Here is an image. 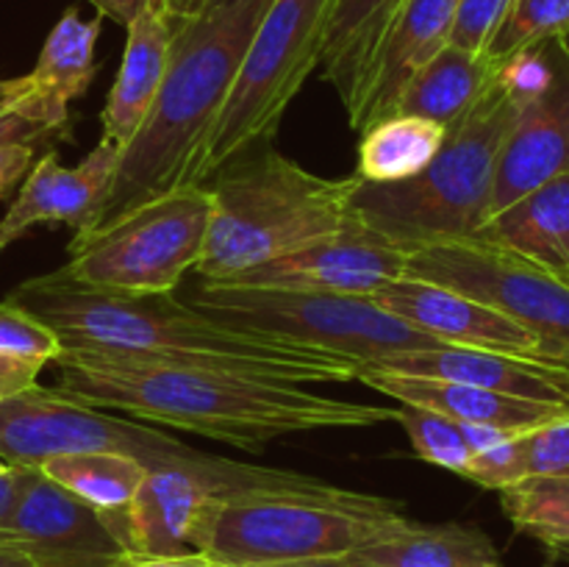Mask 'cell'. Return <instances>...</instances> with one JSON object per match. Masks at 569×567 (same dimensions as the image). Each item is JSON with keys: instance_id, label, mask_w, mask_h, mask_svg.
<instances>
[{"instance_id": "obj_1", "label": "cell", "mask_w": 569, "mask_h": 567, "mask_svg": "<svg viewBox=\"0 0 569 567\" xmlns=\"http://www.w3.org/2000/svg\"><path fill=\"white\" fill-rule=\"evenodd\" d=\"M6 300L42 320L59 337L61 348L303 387L359 381V361L353 359L226 326L172 295H122L83 287L67 278L61 267L22 281Z\"/></svg>"}, {"instance_id": "obj_2", "label": "cell", "mask_w": 569, "mask_h": 567, "mask_svg": "<svg viewBox=\"0 0 569 567\" xmlns=\"http://www.w3.org/2000/svg\"><path fill=\"white\" fill-rule=\"evenodd\" d=\"M53 365L59 367L56 389L81 404L200 434L250 454L295 434L370 428L398 417V406L333 398L303 384L142 365L76 348H61Z\"/></svg>"}, {"instance_id": "obj_3", "label": "cell", "mask_w": 569, "mask_h": 567, "mask_svg": "<svg viewBox=\"0 0 569 567\" xmlns=\"http://www.w3.org/2000/svg\"><path fill=\"white\" fill-rule=\"evenodd\" d=\"M270 3L233 0L172 26L164 83L139 131L120 150L109 195L81 231L111 226L133 206L187 187L189 170L217 126L244 50Z\"/></svg>"}, {"instance_id": "obj_4", "label": "cell", "mask_w": 569, "mask_h": 567, "mask_svg": "<svg viewBox=\"0 0 569 567\" xmlns=\"http://www.w3.org/2000/svg\"><path fill=\"white\" fill-rule=\"evenodd\" d=\"M520 106V81L500 64L492 87L445 131L431 165L395 183L356 181L350 211L403 253L472 239L489 217L495 170Z\"/></svg>"}, {"instance_id": "obj_5", "label": "cell", "mask_w": 569, "mask_h": 567, "mask_svg": "<svg viewBox=\"0 0 569 567\" xmlns=\"http://www.w3.org/2000/svg\"><path fill=\"white\" fill-rule=\"evenodd\" d=\"M359 176L326 178L270 145L231 161L203 187L211 195L200 281L222 284L278 256L353 226L350 211Z\"/></svg>"}, {"instance_id": "obj_6", "label": "cell", "mask_w": 569, "mask_h": 567, "mask_svg": "<svg viewBox=\"0 0 569 567\" xmlns=\"http://www.w3.org/2000/svg\"><path fill=\"white\" fill-rule=\"evenodd\" d=\"M406 520L398 500L317 478L306 487L244 489L211 498L192 528V550L220 567L337 559Z\"/></svg>"}, {"instance_id": "obj_7", "label": "cell", "mask_w": 569, "mask_h": 567, "mask_svg": "<svg viewBox=\"0 0 569 567\" xmlns=\"http://www.w3.org/2000/svg\"><path fill=\"white\" fill-rule=\"evenodd\" d=\"M331 6L333 0H272L187 187H203L231 161L270 145L292 100L320 67Z\"/></svg>"}, {"instance_id": "obj_8", "label": "cell", "mask_w": 569, "mask_h": 567, "mask_svg": "<svg viewBox=\"0 0 569 567\" xmlns=\"http://www.w3.org/2000/svg\"><path fill=\"white\" fill-rule=\"evenodd\" d=\"M189 306L242 331L270 334L353 359L359 370L387 356L445 345L395 317L376 298L361 295L203 281L189 295Z\"/></svg>"}, {"instance_id": "obj_9", "label": "cell", "mask_w": 569, "mask_h": 567, "mask_svg": "<svg viewBox=\"0 0 569 567\" xmlns=\"http://www.w3.org/2000/svg\"><path fill=\"white\" fill-rule=\"evenodd\" d=\"M211 195L178 187L150 198L98 231L72 233L67 278L122 295H172L203 256Z\"/></svg>"}, {"instance_id": "obj_10", "label": "cell", "mask_w": 569, "mask_h": 567, "mask_svg": "<svg viewBox=\"0 0 569 567\" xmlns=\"http://www.w3.org/2000/svg\"><path fill=\"white\" fill-rule=\"evenodd\" d=\"M72 454H120L133 456L144 467H161L198 461L206 450L189 448L148 422L114 417L37 384L0 400V459L6 465L39 467Z\"/></svg>"}, {"instance_id": "obj_11", "label": "cell", "mask_w": 569, "mask_h": 567, "mask_svg": "<svg viewBox=\"0 0 569 567\" xmlns=\"http://www.w3.org/2000/svg\"><path fill=\"white\" fill-rule=\"evenodd\" d=\"M406 276L456 289L537 334L548 361L569 365V281L483 239L433 245L409 256Z\"/></svg>"}, {"instance_id": "obj_12", "label": "cell", "mask_w": 569, "mask_h": 567, "mask_svg": "<svg viewBox=\"0 0 569 567\" xmlns=\"http://www.w3.org/2000/svg\"><path fill=\"white\" fill-rule=\"evenodd\" d=\"M317 478L206 454L187 465L148 467L128 509L106 515L128 554L170 556L192 550V528L211 498L244 489L306 487Z\"/></svg>"}, {"instance_id": "obj_13", "label": "cell", "mask_w": 569, "mask_h": 567, "mask_svg": "<svg viewBox=\"0 0 569 567\" xmlns=\"http://www.w3.org/2000/svg\"><path fill=\"white\" fill-rule=\"evenodd\" d=\"M520 106L495 170L489 217L559 176H569V53L556 42L515 56ZM487 217V220H489Z\"/></svg>"}, {"instance_id": "obj_14", "label": "cell", "mask_w": 569, "mask_h": 567, "mask_svg": "<svg viewBox=\"0 0 569 567\" xmlns=\"http://www.w3.org/2000/svg\"><path fill=\"white\" fill-rule=\"evenodd\" d=\"M0 543L20 548L37 567H114L128 556L103 511L83 504L37 467H28L26 487L0 531Z\"/></svg>"}, {"instance_id": "obj_15", "label": "cell", "mask_w": 569, "mask_h": 567, "mask_svg": "<svg viewBox=\"0 0 569 567\" xmlns=\"http://www.w3.org/2000/svg\"><path fill=\"white\" fill-rule=\"evenodd\" d=\"M406 267H409V253L389 245L378 233L367 231L361 222H353L345 231L317 239L295 253L264 261L222 284L376 298L387 284L406 276Z\"/></svg>"}, {"instance_id": "obj_16", "label": "cell", "mask_w": 569, "mask_h": 567, "mask_svg": "<svg viewBox=\"0 0 569 567\" xmlns=\"http://www.w3.org/2000/svg\"><path fill=\"white\" fill-rule=\"evenodd\" d=\"M378 304L417 331L445 345L545 359L537 334L522 328L503 311L461 295L456 289L431 284L426 278L403 276L376 295Z\"/></svg>"}, {"instance_id": "obj_17", "label": "cell", "mask_w": 569, "mask_h": 567, "mask_svg": "<svg viewBox=\"0 0 569 567\" xmlns=\"http://www.w3.org/2000/svg\"><path fill=\"white\" fill-rule=\"evenodd\" d=\"M117 165L120 150L106 142H98L76 167L61 165L53 150L44 153L28 170L26 183L0 220V250L37 226H70L72 231H81L109 195Z\"/></svg>"}, {"instance_id": "obj_18", "label": "cell", "mask_w": 569, "mask_h": 567, "mask_svg": "<svg viewBox=\"0 0 569 567\" xmlns=\"http://www.w3.org/2000/svg\"><path fill=\"white\" fill-rule=\"evenodd\" d=\"M365 370L406 372V376L445 378V381L470 384V387L492 389V392L517 395V398L548 400V404L569 406V365L531 356L500 354V350L459 348L439 345L431 350H409V354L387 356Z\"/></svg>"}, {"instance_id": "obj_19", "label": "cell", "mask_w": 569, "mask_h": 567, "mask_svg": "<svg viewBox=\"0 0 569 567\" xmlns=\"http://www.w3.org/2000/svg\"><path fill=\"white\" fill-rule=\"evenodd\" d=\"M376 392L389 395L398 404L420 406V409L437 411L456 422L470 426H492L503 431L526 434L548 422L569 417V406L548 404V400L517 398V395L492 392V389L470 387V384L445 381V378L406 376V372L365 370L359 376Z\"/></svg>"}, {"instance_id": "obj_20", "label": "cell", "mask_w": 569, "mask_h": 567, "mask_svg": "<svg viewBox=\"0 0 569 567\" xmlns=\"http://www.w3.org/2000/svg\"><path fill=\"white\" fill-rule=\"evenodd\" d=\"M453 11L456 0H406L370 67L365 98L350 120L356 133L395 115L411 78L448 44Z\"/></svg>"}, {"instance_id": "obj_21", "label": "cell", "mask_w": 569, "mask_h": 567, "mask_svg": "<svg viewBox=\"0 0 569 567\" xmlns=\"http://www.w3.org/2000/svg\"><path fill=\"white\" fill-rule=\"evenodd\" d=\"M126 31L128 39L120 70L100 111V142L117 150L131 142L148 117L164 83L172 50V26L156 3L144 9Z\"/></svg>"}, {"instance_id": "obj_22", "label": "cell", "mask_w": 569, "mask_h": 567, "mask_svg": "<svg viewBox=\"0 0 569 567\" xmlns=\"http://www.w3.org/2000/svg\"><path fill=\"white\" fill-rule=\"evenodd\" d=\"M103 17L83 20L78 9H67L44 39L33 70L28 72L31 94L20 103V115L70 133V103L81 98L98 72V44Z\"/></svg>"}, {"instance_id": "obj_23", "label": "cell", "mask_w": 569, "mask_h": 567, "mask_svg": "<svg viewBox=\"0 0 569 567\" xmlns=\"http://www.w3.org/2000/svg\"><path fill=\"white\" fill-rule=\"evenodd\" d=\"M472 239L498 245L569 281V176L522 195L489 217Z\"/></svg>"}, {"instance_id": "obj_24", "label": "cell", "mask_w": 569, "mask_h": 567, "mask_svg": "<svg viewBox=\"0 0 569 567\" xmlns=\"http://www.w3.org/2000/svg\"><path fill=\"white\" fill-rule=\"evenodd\" d=\"M406 0H333L320 70L333 83L348 122L365 98L370 67Z\"/></svg>"}, {"instance_id": "obj_25", "label": "cell", "mask_w": 569, "mask_h": 567, "mask_svg": "<svg viewBox=\"0 0 569 567\" xmlns=\"http://www.w3.org/2000/svg\"><path fill=\"white\" fill-rule=\"evenodd\" d=\"M350 556L367 567H503L492 537L467 523L406 520Z\"/></svg>"}, {"instance_id": "obj_26", "label": "cell", "mask_w": 569, "mask_h": 567, "mask_svg": "<svg viewBox=\"0 0 569 567\" xmlns=\"http://www.w3.org/2000/svg\"><path fill=\"white\" fill-rule=\"evenodd\" d=\"M500 64L487 56L445 44L420 72L409 81L398 100L395 115L422 117L448 128L459 120L498 78Z\"/></svg>"}, {"instance_id": "obj_27", "label": "cell", "mask_w": 569, "mask_h": 567, "mask_svg": "<svg viewBox=\"0 0 569 567\" xmlns=\"http://www.w3.org/2000/svg\"><path fill=\"white\" fill-rule=\"evenodd\" d=\"M448 128L411 115H389L361 131L359 172L361 181L395 183L415 178L439 153Z\"/></svg>"}, {"instance_id": "obj_28", "label": "cell", "mask_w": 569, "mask_h": 567, "mask_svg": "<svg viewBox=\"0 0 569 567\" xmlns=\"http://www.w3.org/2000/svg\"><path fill=\"white\" fill-rule=\"evenodd\" d=\"M37 470L92 509L114 515V511L128 509L148 467L133 456L72 454L42 461Z\"/></svg>"}, {"instance_id": "obj_29", "label": "cell", "mask_w": 569, "mask_h": 567, "mask_svg": "<svg viewBox=\"0 0 569 567\" xmlns=\"http://www.w3.org/2000/svg\"><path fill=\"white\" fill-rule=\"evenodd\" d=\"M500 506L520 534L550 550L569 543V472L537 476L500 489Z\"/></svg>"}, {"instance_id": "obj_30", "label": "cell", "mask_w": 569, "mask_h": 567, "mask_svg": "<svg viewBox=\"0 0 569 567\" xmlns=\"http://www.w3.org/2000/svg\"><path fill=\"white\" fill-rule=\"evenodd\" d=\"M569 33V0H511L503 22L489 39L487 56L492 64H506L526 50L542 48Z\"/></svg>"}, {"instance_id": "obj_31", "label": "cell", "mask_w": 569, "mask_h": 567, "mask_svg": "<svg viewBox=\"0 0 569 567\" xmlns=\"http://www.w3.org/2000/svg\"><path fill=\"white\" fill-rule=\"evenodd\" d=\"M395 422L403 426L411 448H415V454L420 456L422 461L465 478L467 467H470L472 456L476 454H472L470 442H467L461 422L437 415V411L406 404H398V417H395Z\"/></svg>"}, {"instance_id": "obj_32", "label": "cell", "mask_w": 569, "mask_h": 567, "mask_svg": "<svg viewBox=\"0 0 569 567\" xmlns=\"http://www.w3.org/2000/svg\"><path fill=\"white\" fill-rule=\"evenodd\" d=\"M517 445V484L537 476L569 472V417L520 434Z\"/></svg>"}, {"instance_id": "obj_33", "label": "cell", "mask_w": 569, "mask_h": 567, "mask_svg": "<svg viewBox=\"0 0 569 567\" xmlns=\"http://www.w3.org/2000/svg\"><path fill=\"white\" fill-rule=\"evenodd\" d=\"M0 354L48 365L61 354V342L31 311L3 300L0 304Z\"/></svg>"}, {"instance_id": "obj_34", "label": "cell", "mask_w": 569, "mask_h": 567, "mask_svg": "<svg viewBox=\"0 0 569 567\" xmlns=\"http://www.w3.org/2000/svg\"><path fill=\"white\" fill-rule=\"evenodd\" d=\"M511 0H456L453 22H450V48L483 56L489 39L503 22Z\"/></svg>"}, {"instance_id": "obj_35", "label": "cell", "mask_w": 569, "mask_h": 567, "mask_svg": "<svg viewBox=\"0 0 569 567\" xmlns=\"http://www.w3.org/2000/svg\"><path fill=\"white\" fill-rule=\"evenodd\" d=\"M33 167L31 145H0V200L28 176Z\"/></svg>"}, {"instance_id": "obj_36", "label": "cell", "mask_w": 569, "mask_h": 567, "mask_svg": "<svg viewBox=\"0 0 569 567\" xmlns=\"http://www.w3.org/2000/svg\"><path fill=\"white\" fill-rule=\"evenodd\" d=\"M44 365L28 359H14V356L0 354V400L33 387Z\"/></svg>"}, {"instance_id": "obj_37", "label": "cell", "mask_w": 569, "mask_h": 567, "mask_svg": "<svg viewBox=\"0 0 569 567\" xmlns=\"http://www.w3.org/2000/svg\"><path fill=\"white\" fill-rule=\"evenodd\" d=\"M114 567H217L209 556L198 554V550H187V554H170V556H144V554H128L117 561Z\"/></svg>"}, {"instance_id": "obj_38", "label": "cell", "mask_w": 569, "mask_h": 567, "mask_svg": "<svg viewBox=\"0 0 569 567\" xmlns=\"http://www.w3.org/2000/svg\"><path fill=\"white\" fill-rule=\"evenodd\" d=\"M26 476H28V467H6L0 470V531L6 528L9 517L14 515V506L20 500L22 487H26Z\"/></svg>"}, {"instance_id": "obj_39", "label": "cell", "mask_w": 569, "mask_h": 567, "mask_svg": "<svg viewBox=\"0 0 569 567\" xmlns=\"http://www.w3.org/2000/svg\"><path fill=\"white\" fill-rule=\"evenodd\" d=\"M228 3H233V0H156V6L164 11L170 26H176V22H183V20H192V17L209 14V11L222 9V6Z\"/></svg>"}, {"instance_id": "obj_40", "label": "cell", "mask_w": 569, "mask_h": 567, "mask_svg": "<svg viewBox=\"0 0 569 567\" xmlns=\"http://www.w3.org/2000/svg\"><path fill=\"white\" fill-rule=\"evenodd\" d=\"M98 9L100 17H109L117 26L128 28L144 9L156 3V0H89Z\"/></svg>"}, {"instance_id": "obj_41", "label": "cell", "mask_w": 569, "mask_h": 567, "mask_svg": "<svg viewBox=\"0 0 569 567\" xmlns=\"http://www.w3.org/2000/svg\"><path fill=\"white\" fill-rule=\"evenodd\" d=\"M28 94H31V81H28V76L0 78V117L20 109V103Z\"/></svg>"}, {"instance_id": "obj_42", "label": "cell", "mask_w": 569, "mask_h": 567, "mask_svg": "<svg viewBox=\"0 0 569 567\" xmlns=\"http://www.w3.org/2000/svg\"><path fill=\"white\" fill-rule=\"evenodd\" d=\"M250 567H367V565L356 561L353 556H337V559H306V561H283V565H250Z\"/></svg>"}, {"instance_id": "obj_43", "label": "cell", "mask_w": 569, "mask_h": 567, "mask_svg": "<svg viewBox=\"0 0 569 567\" xmlns=\"http://www.w3.org/2000/svg\"><path fill=\"white\" fill-rule=\"evenodd\" d=\"M0 567H37L20 548L0 543Z\"/></svg>"}, {"instance_id": "obj_44", "label": "cell", "mask_w": 569, "mask_h": 567, "mask_svg": "<svg viewBox=\"0 0 569 567\" xmlns=\"http://www.w3.org/2000/svg\"><path fill=\"white\" fill-rule=\"evenodd\" d=\"M553 554L556 556H567V559H569V543L567 545H559V548H553Z\"/></svg>"}, {"instance_id": "obj_45", "label": "cell", "mask_w": 569, "mask_h": 567, "mask_svg": "<svg viewBox=\"0 0 569 567\" xmlns=\"http://www.w3.org/2000/svg\"><path fill=\"white\" fill-rule=\"evenodd\" d=\"M561 44H565L567 53H569V33H567V37H561Z\"/></svg>"}, {"instance_id": "obj_46", "label": "cell", "mask_w": 569, "mask_h": 567, "mask_svg": "<svg viewBox=\"0 0 569 567\" xmlns=\"http://www.w3.org/2000/svg\"><path fill=\"white\" fill-rule=\"evenodd\" d=\"M6 467H11V465H6V461H3V459H0V470H6Z\"/></svg>"}, {"instance_id": "obj_47", "label": "cell", "mask_w": 569, "mask_h": 567, "mask_svg": "<svg viewBox=\"0 0 569 567\" xmlns=\"http://www.w3.org/2000/svg\"><path fill=\"white\" fill-rule=\"evenodd\" d=\"M561 365H565V361H561Z\"/></svg>"}]
</instances>
